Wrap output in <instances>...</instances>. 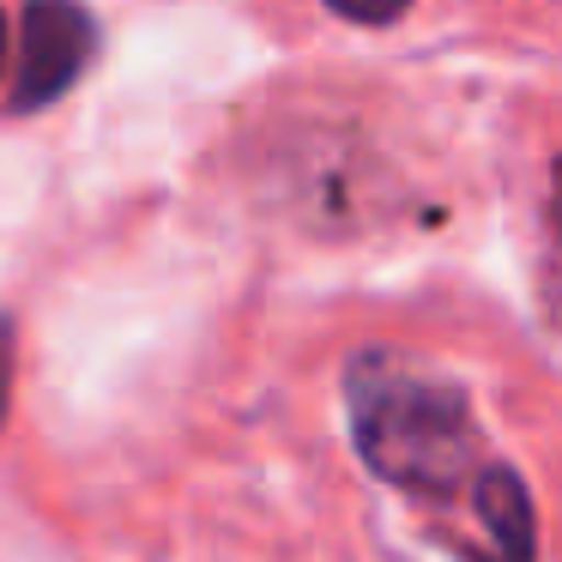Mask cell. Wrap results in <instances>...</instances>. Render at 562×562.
I'll return each instance as SVG.
<instances>
[{
	"mask_svg": "<svg viewBox=\"0 0 562 562\" xmlns=\"http://www.w3.org/2000/svg\"><path fill=\"white\" fill-rule=\"evenodd\" d=\"M345 412L357 460L405 496L460 508L490 465L465 387L405 351H357L345 369Z\"/></svg>",
	"mask_w": 562,
	"mask_h": 562,
	"instance_id": "1",
	"label": "cell"
},
{
	"mask_svg": "<svg viewBox=\"0 0 562 562\" xmlns=\"http://www.w3.org/2000/svg\"><path fill=\"white\" fill-rule=\"evenodd\" d=\"M91 43H98V31H91L79 0H31L25 37H19V86H13L19 110H43V103L61 98L86 74Z\"/></svg>",
	"mask_w": 562,
	"mask_h": 562,
	"instance_id": "2",
	"label": "cell"
},
{
	"mask_svg": "<svg viewBox=\"0 0 562 562\" xmlns=\"http://www.w3.org/2000/svg\"><path fill=\"white\" fill-rule=\"evenodd\" d=\"M465 526H472V550L490 562H532L538 526H532V490L520 472L490 460L477 484L465 490Z\"/></svg>",
	"mask_w": 562,
	"mask_h": 562,
	"instance_id": "3",
	"label": "cell"
},
{
	"mask_svg": "<svg viewBox=\"0 0 562 562\" xmlns=\"http://www.w3.org/2000/svg\"><path fill=\"white\" fill-rule=\"evenodd\" d=\"M327 7L339 19H351V25H393L412 0H327Z\"/></svg>",
	"mask_w": 562,
	"mask_h": 562,
	"instance_id": "4",
	"label": "cell"
},
{
	"mask_svg": "<svg viewBox=\"0 0 562 562\" xmlns=\"http://www.w3.org/2000/svg\"><path fill=\"white\" fill-rule=\"evenodd\" d=\"M7 393H13V321L0 315V417H7Z\"/></svg>",
	"mask_w": 562,
	"mask_h": 562,
	"instance_id": "5",
	"label": "cell"
},
{
	"mask_svg": "<svg viewBox=\"0 0 562 562\" xmlns=\"http://www.w3.org/2000/svg\"><path fill=\"white\" fill-rule=\"evenodd\" d=\"M7 55L13 49H7V13H0V74H7Z\"/></svg>",
	"mask_w": 562,
	"mask_h": 562,
	"instance_id": "6",
	"label": "cell"
}]
</instances>
